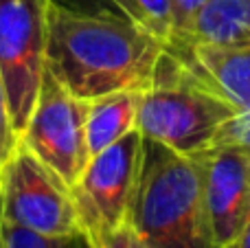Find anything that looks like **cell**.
Here are the masks:
<instances>
[{
    "label": "cell",
    "instance_id": "6da1fadb",
    "mask_svg": "<svg viewBox=\"0 0 250 248\" xmlns=\"http://www.w3.org/2000/svg\"><path fill=\"white\" fill-rule=\"evenodd\" d=\"M165 44L114 9L48 4L46 70L75 97L92 101L119 90H145Z\"/></svg>",
    "mask_w": 250,
    "mask_h": 248
},
{
    "label": "cell",
    "instance_id": "7a4b0ae2",
    "mask_svg": "<svg viewBox=\"0 0 250 248\" xmlns=\"http://www.w3.org/2000/svg\"><path fill=\"white\" fill-rule=\"evenodd\" d=\"M127 222L151 248H217L198 158L143 139Z\"/></svg>",
    "mask_w": 250,
    "mask_h": 248
},
{
    "label": "cell",
    "instance_id": "3957f363",
    "mask_svg": "<svg viewBox=\"0 0 250 248\" xmlns=\"http://www.w3.org/2000/svg\"><path fill=\"white\" fill-rule=\"evenodd\" d=\"M237 105L202 82L165 48L151 83L141 92L136 130L185 156H200L215 145Z\"/></svg>",
    "mask_w": 250,
    "mask_h": 248
},
{
    "label": "cell",
    "instance_id": "277c9868",
    "mask_svg": "<svg viewBox=\"0 0 250 248\" xmlns=\"http://www.w3.org/2000/svg\"><path fill=\"white\" fill-rule=\"evenodd\" d=\"M0 222L46 237L83 233L70 187L20 141L0 167Z\"/></svg>",
    "mask_w": 250,
    "mask_h": 248
},
{
    "label": "cell",
    "instance_id": "5b68a950",
    "mask_svg": "<svg viewBox=\"0 0 250 248\" xmlns=\"http://www.w3.org/2000/svg\"><path fill=\"white\" fill-rule=\"evenodd\" d=\"M51 0H0V73L18 139L46 73Z\"/></svg>",
    "mask_w": 250,
    "mask_h": 248
},
{
    "label": "cell",
    "instance_id": "8992f818",
    "mask_svg": "<svg viewBox=\"0 0 250 248\" xmlns=\"http://www.w3.org/2000/svg\"><path fill=\"white\" fill-rule=\"evenodd\" d=\"M141 154L143 134L134 130L92 156L77 183L70 187L82 231L90 242L127 224L141 169Z\"/></svg>",
    "mask_w": 250,
    "mask_h": 248
},
{
    "label": "cell",
    "instance_id": "52a82bcc",
    "mask_svg": "<svg viewBox=\"0 0 250 248\" xmlns=\"http://www.w3.org/2000/svg\"><path fill=\"white\" fill-rule=\"evenodd\" d=\"M88 101L75 97L51 73H44L20 143L51 167L68 187L77 183L90 161L86 143Z\"/></svg>",
    "mask_w": 250,
    "mask_h": 248
},
{
    "label": "cell",
    "instance_id": "ba28073f",
    "mask_svg": "<svg viewBox=\"0 0 250 248\" xmlns=\"http://www.w3.org/2000/svg\"><path fill=\"white\" fill-rule=\"evenodd\" d=\"M204 196L217 248L237 242L250 207V154L237 147L213 145L200 156Z\"/></svg>",
    "mask_w": 250,
    "mask_h": 248
},
{
    "label": "cell",
    "instance_id": "9c48e42d",
    "mask_svg": "<svg viewBox=\"0 0 250 248\" xmlns=\"http://www.w3.org/2000/svg\"><path fill=\"white\" fill-rule=\"evenodd\" d=\"M167 51L233 105L250 110V46L220 48L208 44H182L167 46Z\"/></svg>",
    "mask_w": 250,
    "mask_h": 248
},
{
    "label": "cell",
    "instance_id": "30bf717a",
    "mask_svg": "<svg viewBox=\"0 0 250 248\" xmlns=\"http://www.w3.org/2000/svg\"><path fill=\"white\" fill-rule=\"evenodd\" d=\"M208 44L220 48L250 46V0H208L187 35L169 46Z\"/></svg>",
    "mask_w": 250,
    "mask_h": 248
},
{
    "label": "cell",
    "instance_id": "8fae6325",
    "mask_svg": "<svg viewBox=\"0 0 250 248\" xmlns=\"http://www.w3.org/2000/svg\"><path fill=\"white\" fill-rule=\"evenodd\" d=\"M143 90H119L88 101L86 143L90 158L136 130Z\"/></svg>",
    "mask_w": 250,
    "mask_h": 248
},
{
    "label": "cell",
    "instance_id": "7c38bea8",
    "mask_svg": "<svg viewBox=\"0 0 250 248\" xmlns=\"http://www.w3.org/2000/svg\"><path fill=\"white\" fill-rule=\"evenodd\" d=\"M110 7L167 46L173 38L171 0H108Z\"/></svg>",
    "mask_w": 250,
    "mask_h": 248
},
{
    "label": "cell",
    "instance_id": "4fadbf2b",
    "mask_svg": "<svg viewBox=\"0 0 250 248\" xmlns=\"http://www.w3.org/2000/svg\"><path fill=\"white\" fill-rule=\"evenodd\" d=\"M0 231H2L4 246L7 248H95L86 233L46 237V235H38L33 231H26V228L13 227V224H7V222H0Z\"/></svg>",
    "mask_w": 250,
    "mask_h": 248
},
{
    "label": "cell",
    "instance_id": "5bb4252c",
    "mask_svg": "<svg viewBox=\"0 0 250 248\" xmlns=\"http://www.w3.org/2000/svg\"><path fill=\"white\" fill-rule=\"evenodd\" d=\"M215 145L237 147L250 154V110H239L229 123L220 130Z\"/></svg>",
    "mask_w": 250,
    "mask_h": 248
},
{
    "label": "cell",
    "instance_id": "9a60e30c",
    "mask_svg": "<svg viewBox=\"0 0 250 248\" xmlns=\"http://www.w3.org/2000/svg\"><path fill=\"white\" fill-rule=\"evenodd\" d=\"M18 134L13 130L11 114H9V101H7V90H4L2 73H0V167L7 163L11 152L18 145Z\"/></svg>",
    "mask_w": 250,
    "mask_h": 248
},
{
    "label": "cell",
    "instance_id": "2e32d148",
    "mask_svg": "<svg viewBox=\"0 0 250 248\" xmlns=\"http://www.w3.org/2000/svg\"><path fill=\"white\" fill-rule=\"evenodd\" d=\"M208 0H171V9H173V38L169 44L178 42L187 35V31L191 29L195 16L204 9ZM167 44V46H169Z\"/></svg>",
    "mask_w": 250,
    "mask_h": 248
},
{
    "label": "cell",
    "instance_id": "e0dca14e",
    "mask_svg": "<svg viewBox=\"0 0 250 248\" xmlns=\"http://www.w3.org/2000/svg\"><path fill=\"white\" fill-rule=\"evenodd\" d=\"M92 246L95 248H151L136 231H134L129 222L123 224V227H119V228H114V231L105 233L101 240L92 242Z\"/></svg>",
    "mask_w": 250,
    "mask_h": 248
},
{
    "label": "cell",
    "instance_id": "ac0fdd59",
    "mask_svg": "<svg viewBox=\"0 0 250 248\" xmlns=\"http://www.w3.org/2000/svg\"><path fill=\"white\" fill-rule=\"evenodd\" d=\"M235 248H250V207H248V213H246V220H244V227H242V233H239L237 242L233 244Z\"/></svg>",
    "mask_w": 250,
    "mask_h": 248
},
{
    "label": "cell",
    "instance_id": "d6986e66",
    "mask_svg": "<svg viewBox=\"0 0 250 248\" xmlns=\"http://www.w3.org/2000/svg\"><path fill=\"white\" fill-rule=\"evenodd\" d=\"M0 248H7V246H4V237H2V231H0Z\"/></svg>",
    "mask_w": 250,
    "mask_h": 248
},
{
    "label": "cell",
    "instance_id": "ffe728a7",
    "mask_svg": "<svg viewBox=\"0 0 250 248\" xmlns=\"http://www.w3.org/2000/svg\"><path fill=\"white\" fill-rule=\"evenodd\" d=\"M57 2H62V4H68V0H57Z\"/></svg>",
    "mask_w": 250,
    "mask_h": 248
},
{
    "label": "cell",
    "instance_id": "44dd1931",
    "mask_svg": "<svg viewBox=\"0 0 250 248\" xmlns=\"http://www.w3.org/2000/svg\"><path fill=\"white\" fill-rule=\"evenodd\" d=\"M229 248H235V246H229Z\"/></svg>",
    "mask_w": 250,
    "mask_h": 248
}]
</instances>
